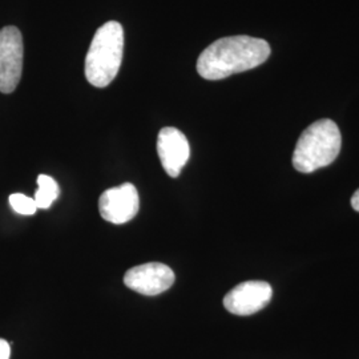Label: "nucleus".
Wrapping results in <instances>:
<instances>
[{"label":"nucleus","mask_w":359,"mask_h":359,"mask_svg":"<svg viewBox=\"0 0 359 359\" xmlns=\"http://www.w3.org/2000/svg\"><path fill=\"white\" fill-rule=\"evenodd\" d=\"M273 289L264 281H246L233 287L224 298L225 309L236 316H252L269 305Z\"/></svg>","instance_id":"7"},{"label":"nucleus","mask_w":359,"mask_h":359,"mask_svg":"<svg viewBox=\"0 0 359 359\" xmlns=\"http://www.w3.org/2000/svg\"><path fill=\"white\" fill-rule=\"evenodd\" d=\"M157 154L168 175L170 177H179L182 168L189 160L191 147L181 130L165 127L160 130L157 137Z\"/></svg>","instance_id":"8"},{"label":"nucleus","mask_w":359,"mask_h":359,"mask_svg":"<svg viewBox=\"0 0 359 359\" xmlns=\"http://www.w3.org/2000/svg\"><path fill=\"white\" fill-rule=\"evenodd\" d=\"M341 145V132L333 120H318L302 132L295 145L293 167L301 173L327 167L338 157Z\"/></svg>","instance_id":"2"},{"label":"nucleus","mask_w":359,"mask_h":359,"mask_svg":"<svg viewBox=\"0 0 359 359\" xmlns=\"http://www.w3.org/2000/svg\"><path fill=\"white\" fill-rule=\"evenodd\" d=\"M270 46L264 39L229 36L218 39L200 55L197 72L206 80H222L265 63Z\"/></svg>","instance_id":"1"},{"label":"nucleus","mask_w":359,"mask_h":359,"mask_svg":"<svg viewBox=\"0 0 359 359\" xmlns=\"http://www.w3.org/2000/svg\"><path fill=\"white\" fill-rule=\"evenodd\" d=\"M124 51V29L117 22L100 27L86 57V77L93 87L109 86L118 74Z\"/></svg>","instance_id":"3"},{"label":"nucleus","mask_w":359,"mask_h":359,"mask_svg":"<svg viewBox=\"0 0 359 359\" xmlns=\"http://www.w3.org/2000/svg\"><path fill=\"white\" fill-rule=\"evenodd\" d=\"M351 206H353L354 210L359 212V189L351 197Z\"/></svg>","instance_id":"12"},{"label":"nucleus","mask_w":359,"mask_h":359,"mask_svg":"<svg viewBox=\"0 0 359 359\" xmlns=\"http://www.w3.org/2000/svg\"><path fill=\"white\" fill-rule=\"evenodd\" d=\"M59 185L51 176L40 175L38 177V191L35 193V203L38 209L51 208L53 201L59 197Z\"/></svg>","instance_id":"9"},{"label":"nucleus","mask_w":359,"mask_h":359,"mask_svg":"<svg viewBox=\"0 0 359 359\" xmlns=\"http://www.w3.org/2000/svg\"><path fill=\"white\" fill-rule=\"evenodd\" d=\"M11 355V346L7 341L0 339V359H10Z\"/></svg>","instance_id":"11"},{"label":"nucleus","mask_w":359,"mask_h":359,"mask_svg":"<svg viewBox=\"0 0 359 359\" xmlns=\"http://www.w3.org/2000/svg\"><path fill=\"white\" fill-rule=\"evenodd\" d=\"M23 36L16 27L0 29V92L16 90L23 72Z\"/></svg>","instance_id":"4"},{"label":"nucleus","mask_w":359,"mask_h":359,"mask_svg":"<svg viewBox=\"0 0 359 359\" xmlns=\"http://www.w3.org/2000/svg\"><path fill=\"white\" fill-rule=\"evenodd\" d=\"M10 205L16 213L22 216H32L38 210L35 200L31 197H27L22 193H13L10 196Z\"/></svg>","instance_id":"10"},{"label":"nucleus","mask_w":359,"mask_h":359,"mask_svg":"<svg viewBox=\"0 0 359 359\" xmlns=\"http://www.w3.org/2000/svg\"><path fill=\"white\" fill-rule=\"evenodd\" d=\"M139 208V193L136 187L129 182L107 189L99 198V212L102 217L116 225L127 224L136 217Z\"/></svg>","instance_id":"5"},{"label":"nucleus","mask_w":359,"mask_h":359,"mask_svg":"<svg viewBox=\"0 0 359 359\" xmlns=\"http://www.w3.org/2000/svg\"><path fill=\"white\" fill-rule=\"evenodd\" d=\"M175 273L167 265L149 262L129 269L124 276V283L133 292L142 295H158L175 283Z\"/></svg>","instance_id":"6"}]
</instances>
